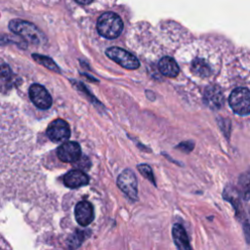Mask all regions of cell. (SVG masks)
Segmentation results:
<instances>
[{"instance_id":"6da1fadb","label":"cell","mask_w":250,"mask_h":250,"mask_svg":"<svg viewBox=\"0 0 250 250\" xmlns=\"http://www.w3.org/2000/svg\"><path fill=\"white\" fill-rule=\"evenodd\" d=\"M97 30L101 36L106 39H114L121 34L123 21L116 13L105 12L98 19Z\"/></svg>"},{"instance_id":"7a4b0ae2","label":"cell","mask_w":250,"mask_h":250,"mask_svg":"<svg viewBox=\"0 0 250 250\" xmlns=\"http://www.w3.org/2000/svg\"><path fill=\"white\" fill-rule=\"evenodd\" d=\"M229 104L231 109L238 115H247L250 113V91L246 88L234 89L229 98Z\"/></svg>"},{"instance_id":"3957f363","label":"cell","mask_w":250,"mask_h":250,"mask_svg":"<svg viewBox=\"0 0 250 250\" xmlns=\"http://www.w3.org/2000/svg\"><path fill=\"white\" fill-rule=\"evenodd\" d=\"M105 55L126 69H137L140 66L138 59L122 48L109 47L105 50Z\"/></svg>"},{"instance_id":"277c9868","label":"cell","mask_w":250,"mask_h":250,"mask_svg":"<svg viewBox=\"0 0 250 250\" xmlns=\"http://www.w3.org/2000/svg\"><path fill=\"white\" fill-rule=\"evenodd\" d=\"M9 27L15 33L21 35V37L32 43H38L41 40V34L39 30L36 28L34 24L28 21L14 20L10 21Z\"/></svg>"},{"instance_id":"5b68a950","label":"cell","mask_w":250,"mask_h":250,"mask_svg":"<svg viewBox=\"0 0 250 250\" xmlns=\"http://www.w3.org/2000/svg\"><path fill=\"white\" fill-rule=\"evenodd\" d=\"M46 135L51 141L55 143L64 142L70 137L69 125L63 119H55L49 124L46 130Z\"/></svg>"},{"instance_id":"8992f818","label":"cell","mask_w":250,"mask_h":250,"mask_svg":"<svg viewBox=\"0 0 250 250\" xmlns=\"http://www.w3.org/2000/svg\"><path fill=\"white\" fill-rule=\"evenodd\" d=\"M32 104L40 109H48L52 105V98L46 88L40 84H32L28 90Z\"/></svg>"},{"instance_id":"52a82bcc","label":"cell","mask_w":250,"mask_h":250,"mask_svg":"<svg viewBox=\"0 0 250 250\" xmlns=\"http://www.w3.org/2000/svg\"><path fill=\"white\" fill-rule=\"evenodd\" d=\"M137 179L135 174L131 170H124L117 179V186L119 188L126 193L130 198L136 200L138 189H137Z\"/></svg>"},{"instance_id":"ba28073f","label":"cell","mask_w":250,"mask_h":250,"mask_svg":"<svg viewBox=\"0 0 250 250\" xmlns=\"http://www.w3.org/2000/svg\"><path fill=\"white\" fill-rule=\"evenodd\" d=\"M58 157L64 163H73L81 156L80 145L76 142H64L57 150Z\"/></svg>"},{"instance_id":"9c48e42d","label":"cell","mask_w":250,"mask_h":250,"mask_svg":"<svg viewBox=\"0 0 250 250\" xmlns=\"http://www.w3.org/2000/svg\"><path fill=\"white\" fill-rule=\"evenodd\" d=\"M74 216L76 222L82 226L87 227L94 220V208L93 205L86 200L80 201L75 205Z\"/></svg>"},{"instance_id":"30bf717a","label":"cell","mask_w":250,"mask_h":250,"mask_svg":"<svg viewBox=\"0 0 250 250\" xmlns=\"http://www.w3.org/2000/svg\"><path fill=\"white\" fill-rule=\"evenodd\" d=\"M63 184L69 188H78L89 184V177L83 171L71 170L64 176Z\"/></svg>"},{"instance_id":"8fae6325","label":"cell","mask_w":250,"mask_h":250,"mask_svg":"<svg viewBox=\"0 0 250 250\" xmlns=\"http://www.w3.org/2000/svg\"><path fill=\"white\" fill-rule=\"evenodd\" d=\"M204 101L209 107L217 109L224 104V95L218 86H209L204 92Z\"/></svg>"},{"instance_id":"7c38bea8","label":"cell","mask_w":250,"mask_h":250,"mask_svg":"<svg viewBox=\"0 0 250 250\" xmlns=\"http://www.w3.org/2000/svg\"><path fill=\"white\" fill-rule=\"evenodd\" d=\"M158 69L164 76L167 77H176L180 72L178 63L171 57H163L160 59L158 62Z\"/></svg>"},{"instance_id":"4fadbf2b","label":"cell","mask_w":250,"mask_h":250,"mask_svg":"<svg viewBox=\"0 0 250 250\" xmlns=\"http://www.w3.org/2000/svg\"><path fill=\"white\" fill-rule=\"evenodd\" d=\"M172 235H173L174 242L179 249H183V250L190 249L187 231L185 230L182 225H179V224L174 225L172 229Z\"/></svg>"},{"instance_id":"5bb4252c","label":"cell","mask_w":250,"mask_h":250,"mask_svg":"<svg viewBox=\"0 0 250 250\" xmlns=\"http://www.w3.org/2000/svg\"><path fill=\"white\" fill-rule=\"evenodd\" d=\"M191 70L192 72L199 76V77H208L211 75V67L209 65V63L204 61L203 59H195L192 61L191 62Z\"/></svg>"},{"instance_id":"9a60e30c","label":"cell","mask_w":250,"mask_h":250,"mask_svg":"<svg viewBox=\"0 0 250 250\" xmlns=\"http://www.w3.org/2000/svg\"><path fill=\"white\" fill-rule=\"evenodd\" d=\"M241 193L245 199L250 198V168L240 176L238 182Z\"/></svg>"},{"instance_id":"2e32d148","label":"cell","mask_w":250,"mask_h":250,"mask_svg":"<svg viewBox=\"0 0 250 250\" xmlns=\"http://www.w3.org/2000/svg\"><path fill=\"white\" fill-rule=\"evenodd\" d=\"M32 57H33L34 60H36L37 62H39V63L44 64L46 67H48V68H50V69H55V71H59V67L55 64V62H54L51 59H49V58H47V57L35 55V54H33Z\"/></svg>"},{"instance_id":"e0dca14e","label":"cell","mask_w":250,"mask_h":250,"mask_svg":"<svg viewBox=\"0 0 250 250\" xmlns=\"http://www.w3.org/2000/svg\"><path fill=\"white\" fill-rule=\"evenodd\" d=\"M138 169L140 170L141 174L143 176H145L146 179H148L150 182H152L154 184V181H153V175H152V171L150 169V167L146 164H142V165H139L138 166Z\"/></svg>"},{"instance_id":"ac0fdd59","label":"cell","mask_w":250,"mask_h":250,"mask_svg":"<svg viewBox=\"0 0 250 250\" xmlns=\"http://www.w3.org/2000/svg\"><path fill=\"white\" fill-rule=\"evenodd\" d=\"M10 75V68L7 64H0V77H6Z\"/></svg>"},{"instance_id":"d6986e66","label":"cell","mask_w":250,"mask_h":250,"mask_svg":"<svg viewBox=\"0 0 250 250\" xmlns=\"http://www.w3.org/2000/svg\"><path fill=\"white\" fill-rule=\"evenodd\" d=\"M77 3L82 4V5H88L90 3H92L94 0H75Z\"/></svg>"}]
</instances>
